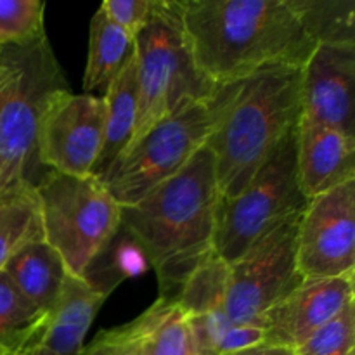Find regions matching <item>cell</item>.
Here are the masks:
<instances>
[{
    "label": "cell",
    "instance_id": "cell-31",
    "mask_svg": "<svg viewBox=\"0 0 355 355\" xmlns=\"http://www.w3.org/2000/svg\"><path fill=\"white\" fill-rule=\"evenodd\" d=\"M31 355H47V354H45L44 350H42V349H38L37 352H33V354H31Z\"/></svg>",
    "mask_w": 355,
    "mask_h": 355
},
{
    "label": "cell",
    "instance_id": "cell-15",
    "mask_svg": "<svg viewBox=\"0 0 355 355\" xmlns=\"http://www.w3.org/2000/svg\"><path fill=\"white\" fill-rule=\"evenodd\" d=\"M110 291L66 274L61 295L49 312L40 349L47 355H80L85 336Z\"/></svg>",
    "mask_w": 355,
    "mask_h": 355
},
{
    "label": "cell",
    "instance_id": "cell-14",
    "mask_svg": "<svg viewBox=\"0 0 355 355\" xmlns=\"http://www.w3.org/2000/svg\"><path fill=\"white\" fill-rule=\"evenodd\" d=\"M297 179L307 201L355 180V137L300 118Z\"/></svg>",
    "mask_w": 355,
    "mask_h": 355
},
{
    "label": "cell",
    "instance_id": "cell-17",
    "mask_svg": "<svg viewBox=\"0 0 355 355\" xmlns=\"http://www.w3.org/2000/svg\"><path fill=\"white\" fill-rule=\"evenodd\" d=\"M106 118L99 159L92 175L103 180L132 141L137 121V64L135 55L104 94Z\"/></svg>",
    "mask_w": 355,
    "mask_h": 355
},
{
    "label": "cell",
    "instance_id": "cell-7",
    "mask_svg": "<svg viewBox=\"0 0 355 355\" xmlns=\"http://www.w3.org/2000/svg\"><path fill=\"white\" fill-rule=\"evenodd\" d=\"M309 201L297 179V128L234 198H220L217 207L214 250L232 263L257 241L293 215Z\"/></svg>",
    "mask_w": 355,
    "mask_h": 355
},
{
    "label": "cell",
    "instance_id": "cell-3",
    "mask_svg": "<svg viewBox=\"0 0 355 355\" xmlns=\"http://www.w3.org/2000/svg\"><path fill=\"white\" fill-rule=\"evenodd\" d=\"M302 68L279 64L215 87L210 97L211 132L207 141L215 159L220 198L248 186L302 118Z\"/></svg>",
    "mask_w": 355,
    "mask_h": 355
},
{
    "label": "cell",
    "instance_id": "cell-8",
    "mask_svg": "<svg viewBox=\"0 0 355 355\" xmlns=\"http://www.w3.org/2000/svg\"><path fill=\"white\" fill-rule=\"evenodd\" d=\"M208 101L159 121L125 149L101 180L120 207L141 201L159 184L177 175L207 146L211 132Z\"/></svg>",
    "mask_w": 355,
    "mask_h": 355
},
{
    "label": "cell",
    "instance_id": "cell-27",
    "mask_svg": "<svg viewBox=\"0 0 355 355\" xmlns=\"http://www.w3.org/2000/svg\"><path fill=\"white\" fill-rule=\"evenodd\" d=\"M92 345L99 347L107 355H144L128 322L99 331L92 340Z\"/></svg>",
    "mask_w": 355,
    "mask_h": 355
},
{
    "label": "cell",
    "instance_id": "cell-26",
    "mask_svg": "<svg viewBox=\"0 0 355 355\" xmlns=\"http://www.w3.org/2000/svg\"><path fill=\"white\" fill-rule=\"evenodd\" d=\"M155 0H104L101 9L132 38L141 31L151 14Z\"/></svg>",
    "mask_w": 355,
    "mask_h": 355
},
{
    "label": "cell",
    "instance_id": "cell-10",
    "mask_svg": "<svg viewBox=\"0 0 355 355\" xmlns=\"http://www.w3.org/2000/svg\"><path fill=\"white\" fill-rule=\"evenodd\" d=\"M106 103L103 96L55 90L42 113L37 156L42 168L73 177H89L99 159L104 139Z\"/></svg>",
    "mask_w": 355,
    "mask_h": 355
},
{
    "label": "cell",
    "instance_id": "cell-18",
    "mask_svg": "<svg viewBox=\"0 0 355 355\" xmlns=\"http://www.w3.org/2000/svg\"><path fill=\"white\" fill-rule=\"evenodd\" d=\"M134 55V38L114 24L99 7L90 21L89 54L83 73L85 94H106L111 82L120 75Z\"/></svg>",
    "mask_w": 355,
    "mask_h": 355
},
{
    "label": "cell",
    "instance_id": "cell-4",
    "mask_svg": "<svg viewBox=\"0 0 355 355\" xmlns=\"http://www.w3.org/2000/svg\"><path fill=\"white\" fill-rule=\"evenodd\" d=\"M68 87L47 35L0 47V203L33 194L47 170L37 156L42 113Z\"/></svg>",
    "mask_w": 355,
    "mask_h": 355
},
{
    "label": "cell",
    "instance_id": "cell-11",
    "mask_svg": "<svg viewBox=\"0 0 355 355\" xmlns=\"http://www.w3.org/2000/svg\"><path fill=\"white\" fill-rule=\"evenodd\" d=\"M297 267L304 279L355 276V180L304 208L297 227Z\"/></svg>",
    "mask_w": 355,
    "mask_h": 355
},
{
    "label": "cell",
    "instance_id": "cell-20",
    "mask_svg": "<svg viewBox=\"0 0 355 355\" xmlns=\"http://www.w3.org/2000/svg\"><path fill=\"white\" fill-rule=\"evenodd\" d=\"M315 44L355 45L354 0H291Z\"/></svg>",
    "mask_w": 355,
    "mask_h": 355
},
{
    "label": "cell",
    "instance_id": "cell-21",
    "mask_svg": "<svg viewBox=\"0 0 355 355\" xmlns=\"http://www.w3.org/2000/svg\"><path fill=\"white\" fill-rule=\"evenodd\" d=\"M227 283L229 263L214 253L191 274L177 298V304L187 318L224 311Z\"/></svg>",
    "mask_w": 355,
    "mask_h": 355
},
{
    "label": "cell",
    "instance_id": "cell-9",
    "mask_svg": "<svg viewBox=\"0 0 355 355\" xmlns=\"http://www.w3.org/2000/svg\"><path fill=\"white\" fill-rule=\"evenodd\" d=\"M293 215L229 263L224 311L232 324L259 326L267 311L297 290L304 277L297 267V227Z\"/></svg>",
    "mask_w": 355,
    "mask_h": 355
},
{
    "label": "cell",
    "instance_id": "cell-30",
    "mask_svg": "<svg viewBox=\"0 0 355 355\" xmlns=\"http://www.w3.org/2000/svg\"><path fill=\"white\" fill-rule=\"evenodd\" d=\"M80 355H107V354L104 352V350H101L99 347H96V345H92V343H90V345L83 347V350L80 352Z\"/></svg>",
    "mask_w": 355,
    "mask_h": 355
},
{
    "label": "cell",
    "instance_id": "cell-25",
    "mask_svg": "<svg viewBox=\"0 0 355 355\" xmlns=\"http://www.w3.org/2000/svg\"><path fill=\"white\" fill-rule=\"evenodd\" d=\"M295 350L298 355H355V304L347 305Z\"/></svg>",
    "mask_w": 355,
    "mask_h": 355
},
{
    "label": "cell",
    "instance_id": "cell-22",
    "mask_svg": "<svg viewBox=\"0 0 355 355\" xmlns=\"http://www.w3.org/2000/svg\"><path fill=\"white\" fill-rule=\"evenodd\" d=\"M40 236L35 194L0 203V272L21 246Z\"/></svg>",
    "mask_w": 355,
    "mask_h": 355
},
{
    "label": "cell",
    "instance_id": "cell-12",
    "mask_svg": "<svg viewBox=\"0 0 355 355\" xmlns=\"http://www.w3.org/2000/svg\"><path fill=\"white\" fill-rule=\"evenodd\" d=\"M355 45L319 44L302 68V118L355 137Z\"/></svg>",
    "mask_w": 355,
    "mask_h": 355
},
{
    "label": "cell",
    "instance_id": "cell-29",
    "mask_svg": "<svg viewBox=\"0 0 355 355\" xmlns=\"http://www.w3.org/2000/svg\"><path fill=\"white\" fill-rule=\"evenodd\" d=\"M227 355H298L297 350L291 347L284 345H274V343H259V345L248 347V349L238 350Z\"/></svg>",
    "mask_w": 355,
    "mask_h": 355
},
{
    "label": "cell",
    "instance_id": "cell-2",
    "mask_svg": "<svg viewBox=\"0 0 355 355\" xmlns=\"http://www.w3.org/2000/svg\"><path fill=\"white\" fill-rule=\"evenodd\" d=\"M218 200L215 159L205 146L177 175L121 207V227L155 269L163 300L177 302L191 274L215 253Z\"/></svg>",
    "mask_w": 355,
    "mask_h": 355
},
{
    "label": "cell",
    "instance_id": "cell-23",
    "mask_svg": "<svg viewBox=\"0 0 355 355\" xmlns=\"http://www.w3.org/2000/svg\"><path fill=\"white\" fill-rule=\"evenodd\" d=\"M49 314L40 312L0 272V343L14 342L47 328Z\"/></svg>",
    "mask_w": 355,
    "mask_h": 355
},
{
    "label": "cell",
    "instance_id": "cell-24",
    "mask_svg": "<svg viewBox=\"0 0 355 355\" xmlns=\"http://www.w3.org/2000/svg\"><path fill=\"white\" fill-rule=\"evenodd\" d=\"M42 0H0V47L21 45L45 35Z\"/></svg>",
    "mask_w": 355,
    "mask_h": 355
},
{
    "label": "cell",
    "instance_id": "cell-6",
    "mask_svg": "<svg viewBox=\"0 0 355 355\" xmlns=\"http://www.w3.org/2000/svg\"><path fill=\"white\" fill-rule=\"evenodd\" d=\"M33 194L42 238L59 253L68 274L87 279L121 227V207L94 175L47 170Z\"/></svg>",
    "mask_w": 355,
    "mask_h": 355
},
{
    "label": "cell",
    "instance_id": "cell-13",
    "mask_svg": "<svg viewBox=\"0 0 355 355\" xmlns=\"http://www.w3.org/2000/svg\"><path fill=\"white\" fill-rule=\"evenodd\" d=\"M354 304V276L304 279L262 318L266 343L297 349Z\"/></svg>",
    "mask_w": 355,
    "mask_h": 355
},
{
    "label": "cell",
    "instance_id": "cell-16",
    "mask_svg": "<svg viewBox=\"0 0 355 355\" xmlns=\"http://www.w3.org/2000/svg\"><path fill=\"white\" fill-rule=\"evenodd\" d=\"M3 272L33 307L49 314L61 295L68 270L59 253L40 236L21 246Z\"/></svg>",
    "mask_w": 355,
    "mask_h": 355
},
{
    "label": "cell",
    "instance_id": "cell-1",
    "mask_svg": "<svg viewBox=\"0 0 355 355\" xmlns=\"http://www.w3.org/2000/svg\"><path fill=\"white\" fill-rule=\"evenodd\" d=\"M198 69L214 85L269 66H304L315 40L291 0H177Z\"/></svg>",
    "mask_w": 355,
    "mask_h": 355
},
{
    "label": "cell",
    "instance_id": "cell-5",
    "mask_svg": "<svg viewBox=\"0 0 355 355\" xmlns=\"http://www.w3.org/2000/svg\"><path fill=\"white\" fill-rule=\"evenodd\" d=\"M134 44L137 121L130 144L159 121L208 101L217 87L194 62L177 0H155Z\"/></svg>",
    "mask_w": 355,
    "mask_h": 355
},
{
    "label": "cell",
    "instance_id": "cell-19",
    "mask_svg": "<svg viewBox=\"0 0 355 355\" xmlns=\"http://www.w3.org/2000/svg\"><path fill=\"white\" fill-rule=\"evenodd\" d=\"M128 324L144 355H196L189 318L177 302L158 298Z\"/></svg>",
    "mask_w": 355,
    "mask_h": 355
},
{
    "label": "cell",
    "instance_id": "cell-28",
    "mask_svg": "<svg viewBox=\"0 0 355 355\" xmlns=\"http://www.w3.org/2000/svg\"><path fill=\"white\" fill-rule=\"evenodd\" d=\"M44 333L45 329L40 333H35V335L14 340V342L0 343V355H31L33 352H37L42 345Z\"/></svg>",
    "mask_w": 355,
    "mask_h": 355
}]
</instances>
